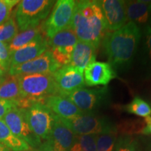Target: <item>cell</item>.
Returning a JSON list of instances; mask_svg holds the SVG:
<instances>
[{"mask_svg":"<svg viewBox=\"0 0 151 151\" xmlns=\"http://www.w3.org/2000/svg\"><path fill=\"white\" fill-rule=\"evenodd\" d=\"M141 35V28L133 22H127L117 31L106 33L102 39L104 52L114 70L124 71L129 69Z\"/></svg>","mask_w":151,"mask_h":151,"instance_id":"obj_1","label":"cell"},{"mask_svg":"<svg viewBox=\"0 0 151 151\" xmlns=\"http://www.w3.org/2000/svg\"><path fill=\"white\" fill-rule=\"evenodd\" d=\"M69 28L73 30L78 41L99 48L107 30L99 1H76Z\"/></svg>","mask_w":151,"mask_h":151,"instance_id":"obj_2","label":"cell"},{"mask_svg":"<svg viewBox=\"0 0 151 151\" xmlns=\"http://www.w3.org/2000/svg\"><path fill=\"white\" fill-rule=\"evenodd\" d=\"M17 77L21 99L31 103L43 101L46 97L60 94L53 73H34Z\"/></svg>","mask_w":151,"mask_h":151,"instance_id":"obj_3","label":"cell"},{"mask_svg":"<svg viewBox=\"0 0 151 151\" xmlns=\"http://www.w3.org/2000/svg\"><path fill=\"white\" fill-rule=\"evenodd\" d=\"M56 1L51 0H22L18 3L15 17L18 29L23 32L39 27L48 16Z\"/></svg>","mask_w":151,"mask_h":151,"instance_id":"obj_4","label":"cell"},{"mask_svg":"<svg viewBox=\"0 0 151 151\" xmlns=\"http://www.w3.org/2000/svg\"><path fill=\"white\" fill-rule=\"evenodd\" d=\"M75 135L101 134L118 132L117 126L108 117L95 113H83L71 120H62Z\"/></svg>","mask_w":151,"mask_h":151,"instance_id":"obj_5","label":"cell"},{"mask_svg":"<svg viewBox=\"0 0 151 151\" xmlns=\"http://www.w3.org/2000/svg\"><path fill=\"white\" fill-rule=\"evenodd\" d=\"M83 113H95L109 102V90L106 86L98 88H81L65 94Z\"/></svg>","mask_w":151,"mask_h":151,"instance_id":"obj_6","label":"cell"},{"mask_svg":"<svg viewBox=\"0 0 151 151\" xmlns=\"http://www.w3.org/2000/svg\"><path fill=\"white\" fill-rule=\"evenodd\" d=\"M25 109V117L30 129L41 140L50 137L55 114L43 101H36Z\"/></svg>","mask_w":151,"mask_h":151,"instance_id":"obj_7","label":"cell"},{"mask_svg":"<svg viewBox=\"0 0 151 151\" xmlns=\"http://www.w3.org/2000/svg\"><path fill=\"white\" fill-rule=\"evenodd\" d=\"M76 1L58 0L55 4L51 14L43 22L41 29L50 39L59 32L69 28L74 11Z\"/></svg>","mask_w":151,"mask_h":151,"instance_id":"obj_8","label":"cell"},{"mask_svg":"<svg viewBox=\"0 0 151 151\" xmlns=\"http://www.w3.org/2000/svg\"><path fill=\"white\" fill-rule=\"evenodd\" d=\"M2 120L15 136L24 140L31 148H37L41 145V139L33 133L27 123L24 109H13L4 116Z\"/></svg>","mask_w":151,"mask_h":151,"instance_id":"obj_9","label":"cell"},{"mask_svg":"<svg viewBox=\"0 0 151 151\" xmlns=\"http://www.w3.org/2000/svg\"><path fill=\"white\" fill-rule=\"evenodd\" d=\"M61 67L55 60L50 50L35 59L9 69V75L20 76L34 73H53Z\"/></svg>","mask_w":151,"mask_h":151,"instance_id":"obj_10","label":"cell"},{"mask_svg":"<svg viewBox=\"0 0 151 151\" xmlns=\"http://www.w3.org/2000/svg\"><path fill=\"white\" fill-rule=\"evenodd\" d=\"M53 77L62 96L86 86L82 71L70 65L60 67L53 73Z\"/></svg>","mask_w":151,"mask_h":151,"instance_id":"obj_11","label":"cell"},{"mask_svg":"<svg viewBox=\"0 0 151 151\" xmlns=\"http://www.w3.org/2000/svg\"><path fill=\"white\" fill-rule=\"evenodd\" d=\"M104 17L106 29L115 32L127 23L125 1L123 0H103L99 1Z\"/></svg>","mask_w":151,"mask_h":151,"instance_id":"obj_12","label":"cell"},{"mask_svg":"<svg viewBox=\"0 0 151 151\" xmlns=\"http://www.w3.org/2000/svg\"><path fill=\"white\" fill-rule=\"evenodd\" d=\"M83 76L87 86H106L113 79L116 78L117 74L108 62L95 61L85 69Z\"/></svg>","mask_w":151,"mask_h":151,"instance_id":"obj_13","label":"cell"},{"mask_svg":"<svg viewBox=\"0 0 151 151\" xmlns=\"http://www.w3.org/2000/svg\"><path fill=\"white\" fill-rule=\"evenodd\" d=\"M76 135L64 123L62 119L55 115L50 137L46 140L56 151H70Z\"/></svg>","mask_w":151,"mask_h":151,"instance_id":"obj_14","label":"cell"},{"mask_svg":"<svg viewBox=\"0 0 151 151\" xmlns=\"http://www.w3.org/2000/svg\"><path fill=\"white\" fill-rule=\"evenodd\" d=\"M48 48L47 38L43 37V35L41 36L16 50L11 55L10 68L35 59L48 50Z\"/></svg>","mask_w":151,"mask_h":151,"instance_id":"obj_15","label":"cell"},{"mask_svg":"<svg viewBox=\"0 0 151 151\" xmlns=\"http://www.w3.org/2000/svg\"><path fill=\"white\" fill-rule=\"evenodd\" d=\"M43 102L62 120H71L83 113L71 100L60 94L46 97Z\"/></svg>","mask_w":151,"mask_h":151,"instance_id":"obj_16","label":"cell"},{"mask_svg":"<svg viewBox=\"0 0 151 151\" xmlns=\"http://www.w3.org/2000/svg\"><path fill=\"white\" fill-rule=\"evenodd\" d=\"M97 49L92 44L78 41L73 48L69 65L83 72L88 65L95 62Z\"/></svg>","mask_w":151,"mask_h":151,"instance_id":"obj_17","label":"cell"},{"mask_svg":"<svg viewBox=\"0 0 151 151\" xmlns=\"http://www.w3.org/2000/svg\"><path fill=\"white\" fill-rule=\"evenodd\" d=\"M126 14L128 22L139 24H146L151 16V1H125Z\"/></svg>","mask_w":151,"mask_h":151,"instance_id":"obj_18","label":"cell"},{"mask_svg":"<svg viewBox=\"0 0 151 151\" xmlns=\"http://www.w3.org/2000/svg\"><path fill=\"white\" fill-rule=\"evenodd\" d=\"M47 41L48 47L51 49H62L71 54L78 39L73 30L67 28L55 34L50 39H47Z\"/></svg>","mask_w":151,"mask_h":151,"instance_id":"obj_19","label":"cell"},{"mask_svg":"<svg viewBox=\"0 0 151 151\" xmlns=\"http://www.w3.org/2000/svg\"><path fill=\"white\" fill-rule=\"evenodd\" d=\"M139 60L147 77L151 76V27L146 24L142 30Z\"/></svg>","mask_w":151,"mask_h":151,"instance_id":"obj_20","label":"cell"},{"mask_svg":"<svg viewBox=\"0 0 151 151\" xmlns=\"http://www.w3.org/2000/svg\"><path fill=\"white\" fill-rule=\"evenodd\" d=\"M0 143L12 151H27L31 147L11 132L6 124L0 120Z\"/></svg>","mask_w":151,"mask_h":151,"instance_id":"obj_21","label":"cell"},{"mask_svg":"<svg viewBox=\"0 0 151 151\" xmlns=\"http://www.w3.org/2000/svg\"><path fill=\"white\" fill-rule=\"evenodd\" d=\"M43 33L41 27H38L18 34L9 44L11 55L18 49L43 36Z\"/></svg>","mask_w":151,"mask_h":151,"instance_id":"obj_22","label":"cell"},{"mask_svg":"<svg viewBox=\"0 0 151 151\" xmlns=\"http://www.w3.org/2000/svg\"><path fill=\"white\" fill-rule=\"evenodd\" d=\"M0 99L16 101L21 99L17 76L9 75L0 86Z\"/></svg>","mask_w":151,"mask_h":151,"instance_id":"obj_23","label":"cell"},{"mask_svg":"<svg viewBox=\"0 0 151 151\" xmlns=\"http://www.w3.org/2000/svg\"><path fill=\"white\" fill-rule=\"evenodd\" d=\"M124 110L132 114L143 118L151 116L150 105L139 97H135L131 102L124 106Z\"/></svg>","mask_w":151,"mask_h":151,"instance_id":"obj_24","label":"cell"},{"mask_svg":"<svg viewBox=\"0 0 151 151\" xmlns=\"http://www.w3.org/2000/svg\"><path fill=\"white\" fill-rule=\"evenodd\" d=\"M97 134L76 135L70 151H96Z\"/></svg>","mask_w":151,"mask_h":151,"instance_id":"obj_25","label":"cell"},{"mask_svg":"<svg viewBox=\"0 0 151 151\" xmlns=\"http://www.w3.org/2000/svg\"><path fill=\"white\" fill-rule=\"evenodd\" d=\"M18 27L14 17L0 24V41L9 44L18 35Z\"/></svg>","mask_w":151,"mask_h":151,"instance_id":"obj_26","label":"cell"},{"mask_svg":"<svg viewBox=\"0 0 151 151\" xmlns=\"http://www.w3.org/2000/svg\"><path fill=\"white\" fill-rule=\"evenodd\" d=\"M118 132L97 134L96 151H113L118 139Z\"/></svg>","mask_w":151,"mask_h":151,"instance_id":"obj_27","label":"cell"},{"mask_svg":"<svg viewBox=\"0 0 151 151\" xmlns=\"http://www.w3.org/2000/svg\"><path fill=\"white\" fill-rule=\"evenodd\" d=\"M113 151H141L139 141L131 135H121L117 139Z\"/></svg>","mask_w":151,"mask_h":151,"instance_id":"obj_28","label":"cell"},{"mask_svg":"<svg viewBox=\"0 0 151 151\" xmlns=\"http://www.w3.org/2000/svg\"><path fill=\"white\" fill-rule=\"evenodd\" d=\"M19 2L18 0H0V24L11 18L13 8Z\"/></svg>","mask_w":151,"mask_h":151,"instance_id":"obj_29","label":"cell"},{"mask_svg":"<svg viewBox=\"0 0 151 151\" xmlns=\"http://www.w3.org/2000/svg\"><path fill=\"white\" fill-rule=\"evenodd\" d=\"M0 60H1V68L5 71H8L10 68L11 53L9 50L8 43L0 41Z\"/></svg>","mask_w":151,"mask_h":151,"instance_id":"obj_30","label":"cell"},{"mask_svg":"<svg viewBox=\"0 0 151 151\" xmlns=\"http://www.w3.org/2000/svg\"><path fill=\"white\" fill-rule=\"evenodd\" d=\"M17 107H18V101L0 99V120H2L7 113Z\"/></svg>","mask_w":151,"mask_h":151,"instance_id":"obj_31","label":"cell"},{"mask_svg":"<svg viewBox=\"0 0 151 151\" xmlns=\"http://www.w3.org/2000/svg\"><path fill=\"white\" fill-rule=\"evenodd\" d=\"M144 122L145 127H143L141 134L145 135H151V116L145 118Z\"/></svg>","mask_w":151,"mask_h":151,"instance_id":"obj_32","label":"cell"},{"mask_svg":"<svg viewBox=\"0 0 151 151\" xmlns=\"http://www.w3.org/2000/svg\"><path fill=\"white\" fill-rule=\"evenodd\" d=\"M32 151H56V150L52 148V146L48 142V141H46L44 143H41V145L39 147V148H36L35 150H32Z\"/></svg>","mask_w":151,"mask_h":151,"instance_id":"obj_33","label":"cell"},{"mask_svg":"<svg viewBox=\"0 0 151 151\" xmlns=\"http://www.w3.org/2000/svg\"><path fill=\"white\" fill-rule=\"evenodd\" d=\"M7 76H6V71H5L3 69L0 68V86L4 82Z\"/></svg>","mask_w":151,"mask_h":151,"instance_id":"obj_34","label":"cell"},{"mask_svg":"<svg viewBox=\"0 0 151 151\" xmlns=\"http://www.w3.org/2000/svg\"><path fill=\"white\" fill-rule=\"evenodd\" d=\"M144 151H151V139H149L148 141H146Z\"/></svg>","mask_w":151,"mask_h":151,"instance_id":"obj_35","label":"cell"},{"mask_svg":"<svg viewBox=\"0 0 151 151\" xmlns=\"http://www.w3.org/2000/svg\"><path fill=\"white\" fill-rule=\"evenodd\" d=\"M0 151H10V150L0 143Z\"/></svg>","mask_w":151,"mask_h":151,"instance_id":"obj_36","label":"cell"},{"mask_svg":"<svg viewBox=\"0 0 151 151\" xmlns=\"http://www.w3.org/2000/svg\"><path fill=\"white\" fill-rule=\"evenodd\" d=\"M148 21H149V25H150V27H151V16H150V19H149V20H148Z\"/></svg>","mask_w":151,"mask_h":151,"instance_id":"obj_37","label":"cell"},{"mask_svg":"<svg viewBox=\"0 0 151 151\" xmlns=\"http://www.w3.org/2000/svg\"><path fill=\"white\" fill-rule=\"evenodd\" d=\"M0 68H1V60H0Z\"/></svg>","mask_w":151,"mask_h":151,"instance_id":"obj_38","label":"cell"},{"mask_svg":"<svg viewBox=\"0 0 151 151\" xmlns=\"http://www.w3.org/2000/svg\"><path fill=\"white\" fill-rule=\"evenodd\" d=\"M27 151H32V150H27Z\"/></svg>","mask_w":151,"mask_h":151,"instance_id":"obj_39","label":"cell"}]
</instances>
